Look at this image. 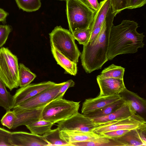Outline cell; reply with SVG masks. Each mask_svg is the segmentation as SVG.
Instances as JSON below:
<instances>
[{
    "label": "cell",
    "instance_id": "cell-1",
    "mask_svg": "<svg viewBox=\"0 0 146 146\" xmlns=\"http://www.w3.org/2000/svg\"><path fill=\"white\" fill-rule=\"evenodd\" d=\"M138 24L133 21L124 20L119 25L113 24L110 31L107 53L108 60L118 55L136 52L143 48L145 36L137 30Z\"/></svg>",
    "mask_w": 146,
    "mask_h": 146
},
{
    "label": "cell",
    "instance_id": "cell-2",
    "mask_svg": "<svg viewBox=\"0 0 146 146\" xmlns=\"http://www.w3.org/2000/svg\"><path fill=\"white\" fill-rule=\"evenodd\" d=\"M116 14L110 8L102 25L101 30L96 39L83 45L80 55L82 66L85 72L90 73L101 69L108 61L109 37L114 17Z\"/></svg>",
    "mask_w": 146,
    "mask_h": 146
},
{
    "label": "cell",
    "instance_id": "cell-3",
    "mask_svg": "<svg viewBox=\"0 0 146 146\" xmlns=\"http://www.w3.org/2000/svg\"><path fill=\"white\" fill-rule=\"evenodd\" d=\"M66 15L71 33L90 28L94 11L81 0H66Z\"/></svg>",
    "mask_w": 146,
    "mask_h": 146
},
{
    "label": "cell",
    "instance_id": "cell-4",
    "mask_svg": "<svg viewBox=\"0 0 146 146\" xmlns=\"http://www.w3.org/2000/svg\"><path fill=\"white\" fill-rule=\"evenodd\" d=\"M80 102L63 98L54 99L44 106L40 119L50 121L54 124L67 119L78 112Z\"/></svg>",
    "mask_w": 146,
    "mask_h": 146
},
{
    "label": "cell",
    "instance_id": "cell-5",
    "mask_svg": "<svg viewBox=\"0 0 146 146\" xmlns=\"http://www.w3.org/2000/svg\"><path fill=\"white\" fill-rule=\"evenodd\" d=\"M50 45L76 63L81 53L69 30L57 26L49 34Z\"/></svg>",
    "mask_w": 146,
    "mask_h": 146
},
{
    "label": "cell",
    "instance_id": "cell-6",
    "mask_svg": "<svg viewBox=\"0 0 146 146\" xmlns=\"http://www.w3.org/2000/svg\"><path fill=\"white\" fill-rule=\"evenodd\" d=\"M0 78L10 91L19 86L18 59L7 48H0Z\"/></svg>",
    "mask_w": 146,
    "mask_h": 146
},
{
    "label": "cell",
    "instance_id": "cell-7",
    "mask_svg": "<svg viewBox=\"0 0 146 146\" xmlns=\"http://www.w3.org/2000/svg\"><path fill=\"white\" fill-rule=\"evenodd\" d=\"M146 125L145 120L140 115L134 114L130 117L119 120L103 123L94 128L93 132L101 135L108 131L137 129Z\"/></svg>",
    "mask_w": 146,
    "mask_h": 146
},
{
    "label": "cell",
    "instance_id": "cell-8",
    "mask_svg": "<svg viewBox=\"0 0 146 146\" xmlns=\"http://www.w3.org/2000/svg\"><path fill=\"white\" fill-rule=\"evenodd\" d=\"M57 127L61 131L93 132V129L102 123L94 122L92 119L78 112L71 117L58 122Z\"/></svg>",
    "mask_w": 146,
    "mask_h": 146
},
{
    "label": "cell",
    "instance_id": "cell-9",
    "mask_svg": "<svg viewBox=\"0 0 146 146\" xmlns=\"http://www.w3.org/2000/svg\"><path fill=\"white\" fill-rule=\"evenodd\" d=\"M56 83L51 81L30 84L17 90L13 96L14 106H19L40 93L54 86Z\"/></svg>",
    "mask_w": 146,
    "mask_h": 146
},
{
    "label": "cell",
    "instance_id": "cell-10",
    "mask_svg": "<svg viewBox=\"0 0 146 146\" xmlns=\"http://www.w3.org/2000/svg\"><path fill=\"white\" fill-rule=\"evenodd\" d=\"M64 83L65 82L56 83L54 86L14 108L31 109L44 106L54 99L61 87Z\"/></svg>",
    "mask_w": 146,
    "mask_h": 146
},
{
    "label": "cell",
    "instance_id": "cell-11",
    "mask_svg": "<svg viewBox=\"0 0 146 146\" xmlns=\"http://www.w3.org/2000/svg\"><path fill=\"white\" fill-rule=\"evenodd\" d=\"M10 141L12 146H49L43 135L22 131L11 132Z\"/></svg>",
    "mask_w": 146,
    "mask_h": 146
},
{
    "label": "cell",
    "instance_id": "cell-12",
    "mask_svg": "<svg viewBox=\"0 0 146 146\" xmlns=\"http://www.w3.org/2000/svg\"><path fill=\"white\" fill-rule=\"evenodd\" d=\"M96 79L100 89L99 95L101 96L119 94L125 88L123 79L104 78L99 75Z\"/></svg>",
    "mask_w": 146,
    "mask_h": 146
},
{
    "label": "cell",
    "instance_id": "cell-13",
    "mask_svg": "<svg viewBox=\"0 0 146 146\" xmlns=\"http://www.w3.org/2000/svg\"><path fill=\"white\" fill-rule=\"evenodd\" d=\"M119 94L125 102L129 105L134 114L140 115L145 119L146 101L145 99L137 94L127 90L126 87Z\"/></svg>",
    "mask_w": 146,
    "mask_h": 146
},
{
    "label": "cell",
    "instance_id": "cell-14",
    "mask_svg": "<svg viewBox=\"0 0 146 146\" xmlns=\"http://www.w3.org/2000/svg\"><path fill=\"white\" fill-rule=\"evenodd\" d=\"M121 98L119 94L107 96L99 95L96 98L86 99L82 103L81 113L83 115L87 114L109 105Z\"/></svg>",
    "mask_w": 146,
    "mask_h": 146
},
{
    "label": "cell",
    "instance_id": "cell-15",
    "mask_svg": "<svg viewBox=\"0 0 146 146\" xmlns=\"http://www.w3.org/2000/svg\"><path fill=\"white\" fill-rule=\"evenodd\" d=\"M44 106L31 109L13 108V111L15 113L16 117L12 129H15L21 125L26 126L40 119Z\"/></svg>",
    "mask_w": 146,
    "mask_h": 146
},
{
    "label": "cell",
    "instance_id": "cell-16",
    "mask_svg": "<svg viewBox=\"0 0 146 146\" xmlns=\"http://www.w3.org/2000/svg\"><path fill=\"white\" fill-rule=\"evenodd\" d=\"M134 114L129 105L125 102L117 110L106 116L92 119L93 121L97 123H102L109 121L125 119Z\"/></svg>",
    "mask_w": 146,
    "mask_h": 146
},
{
    "label": "cell",
    "instance_id": "cell-17",
    "mask_svg": "<svg viewBox=\"0 0 146 146\" xmlns=\"http://www.w3.org/2000/svg\"><path fill=\"white\" fill-rule=\"evenodd\" d=\"M60 137L70 144L75 142L90 141L98 138L102 136L95 133L78 131H61Z\"/></svg>",
    "mask_w": 146,
    "mask_h": 146
},
{
    "label": "cell",
    "instance_id": "cell-18",
    "mask_svg": "<svg viewBox=\"0 0 146 146\" xmlns=\"http://www.w3.org/2000/svg\"><path fill=\"white\" fill-rule=\"evenodd\" d=\"M51 51L57 64L64 70V73L75 76L77 73V63L70 60L53 46L50 45Z\"/></svg>",
    "mask_w": 146,
    "mask_h": 146
},
{
    "label": "cell",
    "instance_id": "cell-19",
    "mask_svg": "<svg viewBox=\"0 0 146 146\" xmlns=\"http://www.w3.org/2000/svg\"><path fill=\"white\" fill-rule=\"evenodd\" d=\"M111 7L110 0H103L99 3L98 9L94 11L92 21L90 27L91 33L96 28L102 27Z\"/></svg>",
    "mask_w": 146,
    "mask_h": 146
},
{
    "label": "cell",
    "instance_id": "cell-20",
    "mask_svg": "<svg viewBox=\"0 0 146 146\" xmlns=\"http://www.w3.org/2000/svg\"><path fill=\"white\" fill-rule=\"evenodd\" d=\"M137 129L129 131L124 135L113 140L117 146H140L146 145L141 139Z\"/></svg>",
    "mask_w": 146,
    "mask_h": 146
},
{
    "label": "cell",
    "instance_id": "cell-21",
    "mask_svg": "<svg viewBox=\"0 0 146 146\" xmlns=\"http://www.w3.org/2000/svg\"><path fill=\"white\" fill-rule=\"evenodd\" d=\"M124 103V100L121 98L109 105L84 115L92 119L106 116L117 110Z\"/></svg>",
    "mask_w": 146,
    "mask_h": 146
},
{
    "label": "cell",
    "instance_id": "cell-22",
    "mask_svg": "<svg viewBox=\"0 0 146 146\" xmlns=\"http://www.w3.org/2000/svg\"><path fill=\"white\" fill-rule=\"evenodd\" d=\"M6 87L0 78V106L7 111L14 108V103L13 96L7 91Z\"/></svg>",
    "mask_w": 146,
    "mask_h": 146
},
{
    "label": "cell",
    "instance_id": "cell-23",
    "mask_svg": "<svg viewBox=\"0 0 146 146\" xmlns=\"http://www.w3.org/2000/svg\"><path fill=\"white\" fill-rule=\"evenodd\" d=\"M53 124L50 121L40 119L26 126L31 133L41 135L50 130Z\"/></svg>",
    "mask_w": 146,
    "mask_h": 146
},
{
    "label": "cell",
    "instance_id": "cell-24",
    "mask_svg": "<svg viewBox=\"0 0 146 146\" xmlns=\"http://www.w3.org/2000/svg\"><path fill=\"white\" fill-rule=\"evenodd\" d=\"M60 131L58 127L54 129H50L43 134L49 146H70V144L61 138Z\"/></svg>",
    "mask_w": 146,
    "mask_h": 146
},
{
    "label": "cell",
    "instance_id": "cell-25",
    "mask_svg": "<svg viewBox=\"0 0 146 146\" xmlns=\"http://www.w3.org/2000/svg\"><path fill=\"white\" fill-rule=\"evenodd\" d=\"M36 75L23 64L20 63L19 65V86L22 87L30 84L36 78Z\"/></svg>",
    "mask_w": 146,
    "mask_h": 146
},
{
    "label": "cell",
    "instance_id": "cell-26",
    "mask_svg": "<svg viewBox=\"0 0 146 146\" xmlns=\"http://www.w3.org/2000/svg\"><path fill=\"white\" fill-rule=\"evenodd\" d=\"M125 68L121 66L112 64L105 68L99 75L104 78L123 79Z\"/></svg>",
    "mask_w": 146,
    "mask_h": 146
},
{
    "label": "cell",
    "instance_id": "cell-27",
    "mask_svg": "<svg viewBox=\"0 0 146 146\" xmlns=\"http://www.w3.org/2000/svg\"><path fill=\"white\" fill-rule=\"evenodd\" d=\"M20 9L24 11L31 12L38 10L40 7V0H15Z\"/></svg>",
    "mask_w": 146,
    "mask_h": 146
},
{
    "label": "cell",
    "instance_id": "cell-28",
    "mask_svg": "<svg viewBox=\"0 0 146 146\" xmlns=\"http://www.w3.org/2000/svg\"><path fill=\"white\" fill-rule=\"evenodd\" d=\"M111 140L102 135L100 137L92 140L73 142L70 144V146H106L108 145V144L110 143Z\"/></svg>",
    "mask_w": 146,
    "mask_h": 146
},
{
    "label": "cell",
    "instance_id": "cell-29",
    "mask_svg": "<svg viewBox=\"0 0 146 146\" xmlns=\"http://www.w3.org/2000/svg\"><path fill=\"white\" fill-rule=\"evenodd\" d=\"M113 13L116 15L121 11L128 9L130 6L131 0H110Z\"/></svg>",
    "mask_w": 146,
    "mask_h": 146
},
{
    "label": "cell",
    "instance_id": "cell-30",
    "mask_svg": "<svg viewBox=\"0 0 146 146\" xmlns=\"http://www.w3.org/2000/svg\"><path fill=\"white\" fill-rule=\"evenodd\" d=\"M90 35L91 31L90 28L81 30L72 34L75 39L77 40L80 44L83 45L88 42Z\"/></svg>",
    "mask_w": 146,
    "mask_h": 146
},
{
    "label": "cell",
    "instance_id": "cell-31",
    "mask_svg": "<svg viewBox=\"0 0 146 146\" xmlns=\"http://www.w3.org/2000/svg\"><path fill=\"white\" fill-rule=\"evenodd\" d=\"M5 114L2 118L1 122L3 126L9 129H12L15 119L16 114L13 111L9 110L6 111Z\"/></svg>",
    "mask_w": 146,
    "mask_h": 146
},
{
    "label": "cell",
    "instance_id": "cell-32",
    "mask_svg": "<svg viewBox=\"0 0 146 146\" xmlns=\"http://www.w3.org/2000/svg\"><path fill=\"white\" fill-rule=\"evenodd\" d=\"M12 28L9 25H0V48L5 43Z\"/></svg>",
    "mask_w": 146,
    "mask_h": 146
},
{
    "label": "cell",
    "instance_id": "cell-33",
    "mask_svg": "<svg viewBox=\"0 0 146 146\" xmlns=\"http://www.w3.org/2000/svg\"><path fill=\"white\" fill-rule=\"evenodd\" d=\"M11 133L0 127V146H12L10 141Z\"/></svg>",
    "mask_w": 146,
    "mask_h": 146
},
{
    "label": "cell",
    "instance_id": "cell-34",
    "mask_svg": "<svg viewBox=\"0 0 146 146\" xmlns=\"http://www.w3.org/2000/svg\"><path fill=\"white\" fill-rule=\"evenodd\" d=\"M130 131L126 129L114 130L106 132L101 135L113 140L120 137Z\"/></svg>",
    "mask_w": 146,
    "mask_h": 146
},
{
    "label": "cell",
    "instance_id": "cell-35",
    "mask_svg": "<svg viewBox=\"0 0 146 146\" xmlns=\"http://www.w3.org/2000/svg\"><path fill=\"white\" fill-rule=\"evenodd\" d=\"M74 82L71 79L65 82L61 87L54 99L62 98L67 90L70 87L74 86Z\"/></svg>",
    "mask_w": 146,
    "mask_h": 146
},
{
    "label": "cell",
    "instance_id": "cell-36",
    "mask_svg": "<svg viewBox=\"0 0 146 146\" xmlns=\"http://www.w3.org/2000/svg\"><path fill=\"white\" fill-rule=\"evenodd\" d=\"M87 6L94 11L98 8L99 4L97 0H81Z\"/></svg>",
    "mask_w": 146,
    "mask_h": 146
},
{
    "label": "cell",
    "instance_id": "cell-37",
    "mask_svg": "<svg viewBox=\"0 0 146 146\" xmlns=\"http://www.w3.org/2000/svg\"><path fill=\"white\" fill-rule=\"evenodd\" d=\"M146 3V0H131L130 6L128 9H133L140 8Z\"/></svg>",
    "mask_w": 146,
    "mask_h": 146
},
{
    "label": "cell",
    "instance_id": "cell-38",
    "mask_svg": "<svg viewBox=\"0 0 146 146\" xmlns=\"http://www.w3.org/2000/svg\"><path fill=\"white\" fill-rule=\"evenodd\" d=\"M102 27H99L93 30L91 33V35L88 42L93 41L98 37L101 30Z\"/></svg>",
    "mask_w": 146,
    "mask_h": 146
},
{
    "label": "cell",
    "instance_id": "cell-39",
    "mask_svg": "<svg viewBox=\"0 0 146 146\" xmlns=\"http://www.w3.org/2000/svg\"><path fill=\"white\" fill-rule=\"evenodd\" d=\"M8 14V13L3 9L0 8V22H5L6 18Z\"/></svg>",
    "mask_w": 146,
    "mask_h": 146
},
{
    "label": "cell",
    "instance_id": "cell-40",
    "mask_svg": "<svg viewBox=\"0 0 146 146\" xmlns=\"http://www.w3.org/2000/svg\"></svg>",
    "mask_w": 146,
    "mask_h": 146
}]
</instances>
